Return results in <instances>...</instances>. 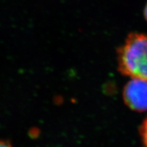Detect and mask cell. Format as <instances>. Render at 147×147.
Returning <instances> with one entry per match:
<instances>
[{
  "instance_id": "cell-1",
  "label": "cell",
  "mask_w": 147,
  "mask_h": 147,
  "mask_svg": "<svg viewBox=\"0 0 147 147\" xmlns=\"http://www.w3.org/2000/svg\"><path fill=\"white\" fill-rule=\"evenodd\" d=\"M119 71L147 81V34L131 33L117 51Z\"/></svg>"
},
{
  "instance_id": "cell-3",
  "label": "cell",
  "mask_w": 147,
  "mask_h": 147,
  "mask_svg": "<svg viewBox=\"0 0 147 147\" xmlns=\"http://www.w3.org/2000/svg\"><path fill=\"white\" fill-rule=\"evenodd\" d=\"M140 136L144 146V147H147V118L142 123V125L140 127Z\"/></svg>"
},
{
  "instance_id": "cell-2",
  "label": "cell",
  "mask_w": 147,
  "mask_h": 147,
  "mask_svg": "<svg viewBox=\"0 0 147 147\" xmlns=\"http://www.w3.org/2000/svg\"><path fill=\"white\" fill-rule=\"evenodd\" d=\"M124 102L131 109L137 112L147 110V81L132 78L125 86L123 92Z\"/></svg>"
},
{
  "instance_id": "cell-4",
  "label": "cell",
  "mask_w": 147,
  "mask_h": 147,
  "mask_svg": "<svg viewBox=\"0 0 147 147\" xmlns=\"http://www.w3.org/2000/svg\"><path fill=\"white\" fill-rule=\"evenodd\" d=\"M0 147H12V146L8 141L0 140Z\"/></svg>"
},
{
  "instance_id": "cell-5",
  "label": "cell",
  "mask_w": 147,
  "mask_h": 147,
  "mask_svg": "<svg viewBox=\"0 0 147 147\" xmlns=\"http://www.w3.org/2000/svg\"><path fill=\"white\" fill-rule=\"evenodd\" d=\"M144 16L145 19H146V21H147V3H146V6H145L144 10Z\"/></svg>"
}]
</instances>
